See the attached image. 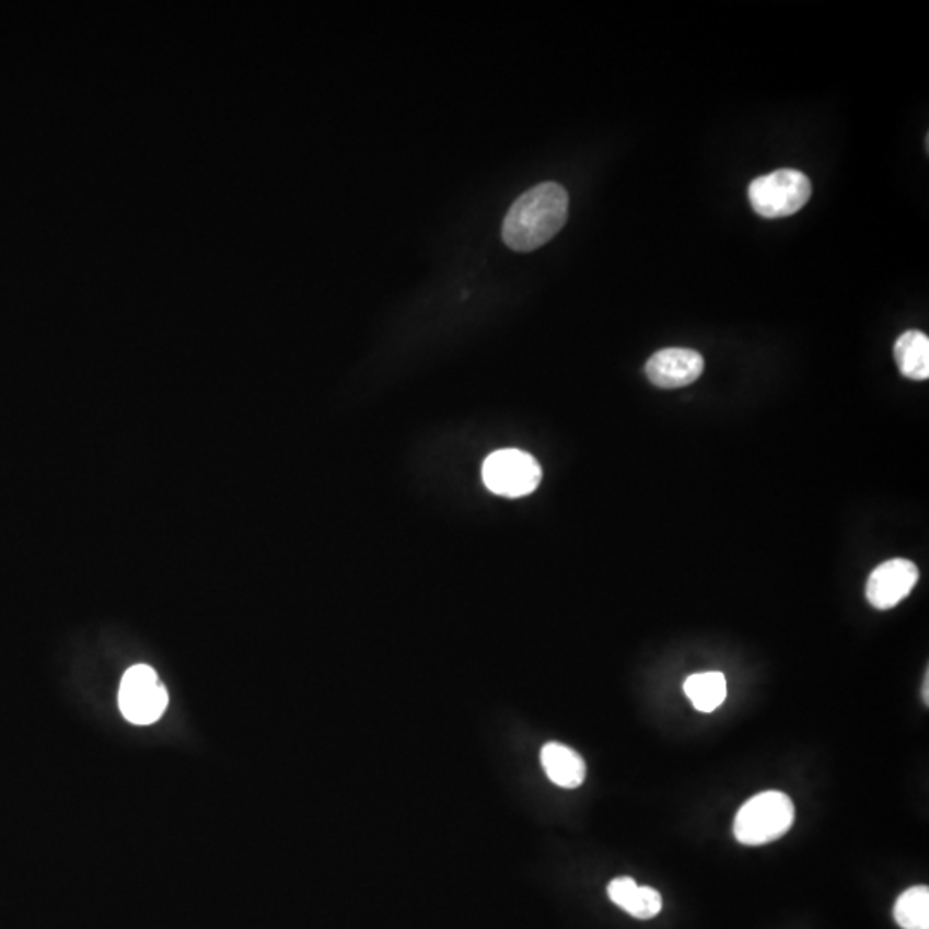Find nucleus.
I'll use <instances>...</instances> for the list:
<instances>
[{
	"label": "nucleus",
	"instance_id": "2",
	"mask_svg": "<svg viewBox=\"0 0 929 929\" xmlns=\"http://www.w3.org/2000/svg\"><path fill=\"white\" fill-rule=\"evenodd\" d=\"M796 820V805L783 792L757 793L748 799L736 814L733 833L736 840L744 845L771 844L783 837L792 828Z\"/></svg>",
	"mask_w": 929,
	"mask_h": 929
},
{
	"label": "nucleus",
	"instance_id": "7",
	"mask_svg": "<svg viewBox=\"0 0 929 929\" xmlns=\"http://www.w3.org/2000/svg\"><path fill=\"white\" fill-rule=\"evenodd\" d=\"M705 372V359L688 348H664L646 363V374L654 386L676 390L696 383Z\"/></svg>",
	"mask_w": 929,
	"mask_h": 929
},
{
	"label": "nucleus",
	"instance_id": "13",
	"mask_svg": "<svg viewBox=\"0 0 929 929\" xmlns=\"http://www.w3.org/2000/svg\"><path fill=\"white\" fill-rule=\"evenodd\" d=\"M928 681H929V675H928V673H926V676H925V705L926 706H928V699H929V696H928L929 682Z\"/></svg>",
	"mask_w": 929,
	"mask_h": 929
},
{
	"label": "nucleus",
	"instance_id": "6",
	"mask_svg": "<svg viewBox=\"0 0 929 929\" xmlns=\"http://www.w3.org/2000/svg\"><path fill=\"white\" fill-rule=\"evenodd\" d=\"M919 570L909 559H889L874 568L866 583V597L876 609H892L913 592Z\"/></svg>",
	"mask_w": 929,
	"mask_h": 929
},
{
	"label": "nucleus",
	"instance_id": "10",
	"mask_svg": "<svg viewBox=\"0 0 929 929\" xmlns=\"http://www.w3.org/2000/svg\"><path fill=\"white\" fill-rule=\"evenodd\" d=\"M893 357L902 375L913 381L929 378V339L921 330H907L895 342Z\"/></svg>",
	"mask_w": 929,
	"mask_h": 929
},
{
	"label": "nucleus",
	"instance_id": "4",
	"mask_svg": "<svg viewBox=\"0 0 929 929\" xmlns=\"http://www.w3.org/2000/svg\"><path fill=\"white\" fill-rule=\"evenodd\" d=\"M543 471L534 456L522 450H499L487 456L483 480L489 491L503 498L532 495L541 484Z\"/></svg>",
	"mask_w": 929,
	"mask_h": 929
},
{
	"label": "nucleus",
	"instance_id": "5",
	"mask_svg": "<svg viewBox=\"0 0 929 929\" xmlns=\"http://www.w3.org/2000/svg\"><path fill=\"white\" fill-rule=\"evenodd\" d=\"M167 690L159 682L158 673L147 664H137L123 676L119 708L131 723H155L167 708Z\"/></svg>",
	"mask_w": 929,
	"mask_h": 929
},
{
	"label": "nucleus",
	"instance_id": "11",
	"mask_svg": "<svg viewBox=\"0 0 929 929\" xmlns=\"http://www.w3.org/2000/svg\"><path fill=\"white\" fill-rule=\"evenodd\" d=\"M684 690L697 711H717L727 699V678L720 672L696 673L685 681Z\"/></svg>",
	"mask_w": 929,
	"mask_h": 929
},
{
	"label": "nucleus",
	"instance_id": "3",
	"mask_svg": "<svg viewBox=\"0 0 929 929\" xmlns=\"http://www.w3.org/2000/svg\"><path fill=\"white\" fill-rule=\"evenodd\" d=\"M813 195V185L801 171L778 170L759 176L748 186V200L760 218H789Z\"/></svg>",
	"mask_w": 929,
	"mask_h": 929
},
{
	"label": "nucleus",
	"instance_id": "12",
	"mask_svg": "<svg viewBox=\"0 0 929 929\" xmlns=\"http://www.w3.org/2000/svg\"><path fill=\"white\" fill-rule=\"evenodd\" d=\"M893 917L902 929H929V889L905 890L893 907Z\"/></svg>",
	"mask_w": 929,
	"mask_h": 929
},
{
	"label": "nucleus",
	"instance_id": "1",
	"mask_svg": "<svg viewBox=\"0 0 929 929\" xmlns=\"http://www.w3.org/2000/svg\"><path fill=\"white\" fill-rule=\"evenodd\" d=\"M567 219V189L541 183L513 201L503 222V242L515 252H532L555 237Z\"/></svg>",
	"mask_w": 929,
	"mask_h": 929
},
{
	"label": "nucleus",
	"instance_id": "8",
	"mask_svg": "<svg viewBox=\"0 0 929 929\" xmlns=\"http://www.w3.org/2000/svg\"><path fill=\"white\" fill-rule=\"evenodd\" d=\"M607 897L612 898L619 909L642 921L657 917L663 909L661 893L651 886L637 885L632 878H615L607 885Z\"/></svg>",
	"mask_w": 929,
	"mask_h": 929
},
{
	"label": "nucleus",
	"instance_id": "9",
	"mask_svg": "<svg viewBox=\"0 0 929 929\" xmlns=\"http://www.w3.org/2000/svg\"><path fill=\"white\" fill-rule=\"evenodd\" d=\"M541 765L547 778L561 789H577L585 780V763L579 753L559 742H547L541 751Z\"/></svg>",
	"mask_w": 929,
	"mask_h": 929
}]
</instances>
